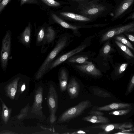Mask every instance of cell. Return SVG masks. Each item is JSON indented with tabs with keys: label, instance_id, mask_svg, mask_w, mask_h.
<instances>
[{
	"label": "cell",
	"instance_id": "cell-7",
	"mask_svg": "<svg viewBox=\"0 0 134 134\" xmlns=\"http://www.w3.org/2000/svg\"><path fill=\"white\" fill-rule=\"evenodd\" d=\"M133 125L130 122L122 123H115L111 124H106L97 125H94L92 128L99 129L103 130V132L99 134H107L115 129L124 130L125 129L132 128Z\"/></svg>",
	"mask_w": 134,
	"mask_h": 134
},
{
	"label": "cell",
	"instance_id": "cell-6",
	"mask_svg": "<svg viewBox=\"0 0 134 134\" xmlns=\"http://www.w3.org/2000/svg\"><path fill=\"white\" fill-rule=\"evenodd\" d=\"M134 30V23L133 22L109 30L103 35L101 41L103 42L122 33L132 32Z\"/></svg>",
	"mask_w": 134,
	"mask_h": 134
},
{
	"label": "cell",
	"instance_id": "cell-1",
	"mask_svg": "<svg viewBox=\"0 0 134 134\" xmlns=\"http://www.w3.org/2000/svg\"><path fill=\"white\" fill-rule=\"evenodd\" d=\"M71 36L65 33L59 37L56 44L53 49L49 52L47 57L36 72L35 78L36 80L41 79L48 71L51 63L58 57V54L67 47L72 41Z\"/></svg>",
	"mask_w": 134,
	"mask_h": 134
},
{
	"label": "cell",
	"instance_id": "cell-33",
	"mask_svg": "<svg viewBox=\"0 0 134 134\" xmlns=\"http://www.w3.org/2000/svg\"><path fill=\"white\" fill-rule=\"evenodd\" d=\"M127 63H124L122 64L120 66L119 70V73L121 74L126 69L127 65Z\"/></svg>",
	"mask_w": 134,
	"mask_h": 134
},
{
	"label": "cell",
	"instance_id": "cell-12",
	"mask_svg": "<svg viewBox=\"0 0 134 134\" xmlns=\"http://www.w3.org/2000/svg\"><path fill=\"white\" fill-rule=\"evenodd\" d=\"M69 95L71 99L78 97L80 90V86L76 79L72 78L68 84L67 88Z\"/></svg>",
	"mask_w": 134,
	"mask_h": 134
},
{
	"label": "cell",
	"instance_id": "cell-26",
	"mask_svg": "<svg viewBox=\"0 0 134 134\" xmlns=\"http://www.w3.org/2000/svg\"><path fill=\"white\" fill-rule=\"evenodd\" d=\"M115 39L118 41L124 44L127 47L134 50V49L132 44L124 37L121 36H116Z\"/></svg>",
	"mask_w": 134,
	"mask_h": 134
},
{
	"label": "cell",
	"instance_id": "cell-37",
	"mask_svg": "<svg viewBox=\"0 0 134 134\" xmlns=\"http://www.w3.org/2000/svg\"><path fill=\"white\" fill-rule=\"evenodd\" d=\"M25 88V84H23L22 85L21 87V90L22 91H24Z\"/></svg>",
	"mask_w": 134,
	"mask_h": 134
},
{
	"label": "cell",
	"instance_id": "cell-17",
	"mask_svg": "<svg viewBox=\"0 0 134 134\" xmlns=\"http://www.w3.org/2000/svg\"><path fill=\"white\" fill-rule=\"evenodd\" d=\"M57 35L55 31L51 26L48 27L46 29L43 46L46 45H49L53 43Z\"/></svg>",
	"mask_w": 134,
	"mask_h": 134
},
{
	"label": "cell",
	"instance_id": "cell-23",
	"mask_svg": "<svg viewBox=\"0 0 134 134\" xmlns=\"http://www.w3.org/2000/svg\"><path fill=\"white\" fill-rule=\"evenodd\" d=\"M115 42L120 49L127 54L131 57H134L133 54L127 46L117 41H115Z\"/></svg>",
	"mask_w": 134,
	"mask_h": 134
},
{
	"label": "cell",
	"instance_id": "cell-5",
	"mask_svg": "<svg viewBox=\"0 0 134 134\" xmlns=\"http://www.w3.org/2000/svg\"><path fill=\"white\" fill-rule=\"evenodd\" d=\"M11 44V35L9 32H7L2 40L1 53V64L3 68H5L7 66L10 52Z\"/></svg>",
	"mask_w": 134,
	"mask_h": 134
},
{
	"label": "cell",
	"instance_id": "cell-22",
	"mask_svg": "<svg viewBox=\"0 0 134 134\" xmlns=\"http://www.w3.org/2000/svg\"><path fill=\"white\" fill-rule=\"evenodd\" d=\"M19 79V78L15 79L7 87V90L8 94L12 98H14L16 92L18 82Z\"/></svg>",
	"mask_w": 134,
	"mask_h": 134
},
{
	"label": "cell",
	"instance_id": "cell-35",
	"mask_svg": "<svg viewBox=\"0 0 134 134\" xmlns=\"http://www.w3.org/2000/svg\"><path fill=\"white\" fill-rule=\"evenodd\" d=\"M134 18V13H132L130 14L129 16H128L125 20L124 22H125L127 20L130 19H133Z\"/></svg>",
	"mask_w": 134,
	"mask_h": 134
},
{
	"label": "cell",
	"instance_id": "cell-21",
	"mask_svg": "<svg viewBox=\"0 0 134 134\" xmlns=\"http://www.w3.org/2000/svg\"><path fill=\"white\" fill-rule=\"evenodd\" d=\"M46 29L44 27H42L35 34L36 37V46H43L45 38Z\"/></svg>",
	"mask_w": 134,
	"mask_h": 134
},
{
	"label": "cell",
	"instance_id": "cell-2",
	"mask_svg": "<svg viewBox=\"0 0 134 134\" xmlns=\"http://www.w3.org/2000/svg\"><path fill=\"white\" fill-rule=\"evenodd\" d=\"M98 0L84 2L81 10V15L92 19L98 16L106 9L105 6L98 2Z\"/></svg>",
	"mask_w": 134,
	"mask_h": 134
},
{
	"label": "cell",
	"instance_id": "cell-15",
	"mask_svg": "<svg viewBox=\"0 0 134 134\" xmlns=\"http://www.w3.org/2000/svg\"><path fill=\"white\" fill-rule=\"evenodd\" d=\"M82 120L92 123H96L106 124H108L109 122L108 118L103 115H90L83 118Z\"/></svg>",
	"mask_w": 134,
	"mask_h": 134
},
{
	"label": "cell",
	"instance_id": "cell-3",
	"mask_svg": "<svg viewBox=\"0 0 134 134\" xmlns=\"http://www.w3.org/2000/svg\"><path fill=\"white\" fill-rule=\"evenodd\" d=\"M91 105V103L88 100L80 102L76 105L62 113L59 118L57 123H63L78 116Z\"/></svg>",
	"mask_w": 134,
	"mask_h": 134
},
{
	"label": "cell",
	"instance_id": "cell-24",
	"mask_svg": "<svg viewBox=\"0 0 134 134\" xmlns=\"http://www.w3.org/2000/svg\"><path fill=\"white\" fill-rule=\"evenodd\" d=\"M132 108L126 109L112 111L109 113V114L114 115L120 116L125 115L130 112Z\"/></svg>",
	"mask_w": 134,
	"mask_h": 134
},
{
	"label": "cell",
	"instance_id": "cell-16",
	"mask_svg": "<svg viewBox=\"0 0 134 134\" xmlns=\"http://www.w3.org/2000/svg\"><path fill=\"white\" fill-rule=\"evenodd\" d=\"M52 17L53 20L63 27L70 29L73 31L74 33H76L79 26L73 25L66 22L55 14L52 13Z\"/></svg>",
	"mask_w": 134,
	"mask_h": 134
},
{
	"label": "cell",
	"instance_id": "cell-8",
	"mask_svg": "<svg viewBox=\"0 0 134 134\" xmlns=\"http://www.w3.org/2000/svg\"><path fill=\"white\" fill-rule=\"evenodd\" d=\"M86 45H81L75 48L60 55L51 63L48 69V71L57 66L64 63L67 59L83 50Z\"/></svg>",
	"mask_w": 134,
	"mask_h": 134
},
{
	"label": "cell",
	"instance_id": "cell-4",
	"mask_svg": "<svg viewBox=\"0 0 134 134\" xmlns=\"http://www.w3.org/2000/svg\"><path fill=\"white\" fill-rule=\"evenodd\" d=\"M47 102L50 110L49 121L51 124L56 121V113L58 105V95L54 86L51 84L48 93Z\"/></svg>",
	"mask_w": 134,
	"mask_h": 134
},
{
	"label": "cell",
	"instance_id": "cell-34",
	"mask_svg": "<svg viewBox=\"0 0 134 134\" xmlns=\"http://www.w3.org/2000/svg\"><path fill=\"white\" fill-rule=\"evenodd\" d=\"M37 2L36 0H21L20 4L21 5L25 3H35Z\"/></svg>",
	"mask_w": 134,
	"mask_h": 134
},
{
	"label": "cell",
	"instance_id": "cell-36",
	"mask_svg": "<svg viewBox=\"0 0 134 134\" xmlns=\"http://www.w3.org/2000/svg\"><path fill=\"white\" fill-rule=\"evenodd\" d=\"M129 39L131 41L133 42L134 41V36L131 35H129L127 36Z\"/></svg>",
	"mask_w": 134,
	"mask_h": 134
},
{
	"label": "cell",
	"instance_id": "cell-10",
	"mask_svg": "<svg viewBox=\"0 0 134 134\" xmlns=\"http://www.w3.org/2000/svg\"><path fill=\"white\" fill-rule=\"evenodd\" d=\"M75 67L81 71L95 76L101 75L100 71L97 69L91 62H88L86 64L82 65L76 64Z\"/></svg>",
	"mask_w": 134,
	"mask_h": 134
},
{
	"label": "cell",
	"instance_id": "cell-32",
	"mask_svg": "<svg viewBox=\"0 0 134 134\" xmlns=\"http://www.w3.org/2000/svg\"><path fill=\"white\" fill-rule=\"evenodd\" d=\"M111 49V47L109 44H107L104 48L103 53L104 54L107 55L110 52Z\"/></svg>",
	"mask_w": 134,
	"mask_h": 134
},
{
	"label": "cell",
	"instance_id": "cell-14",
	"mask_svg": "<svg viewBox=\"0 0 134 134\" xmlns=\"http://www.w3.org/2000/svg\"><path fill=\"white\" fill-rule=\"evenodd\" d=\"M59 80L61 91L63 92L66 89L68 79V72L65 67L60 68L59 74Z\"/></svg>",
	"mask_w": 134,
	"mask_h": 134
},
{
	"label": "cell",
	"instance_id": "cell-18",
	"mask_svg": "<svg viewBox=\"0 0 134 134\" xmlns=\"http://www.w3.org/2000/svg\"><path fill=\"white\" fill-rule=\"evenodd\" d=\"M31 24L29 23L22 33L21 40L22 43L26 46L30 44L31 39Z\"/></svg>",
	"mask_w": 134,
	"mask_h": 134
},
{
	"label": "cell",
	"instance_id": "cell-9",
	"mask_svg": "<svg viewBox=\"0 0 134 134\" xmlns=\"http://www.w3.org/2000/svg\"><path fill=\"white\" fill-rule=\"evenodd\" d=\"M43 90L41 86L38 87L36 90L34 102L31 111L35 114L41 116L43 115L42 103L43 101Z\"/></svg>",
	"mask_w": 134,
	"mask_h": 134
},
{
	"label": "cell",
	"instance_id": "cell-30",
	"mask_svg": "<svg viewBox=\"0 0 134 134\" xmlns=\"http://www.w3.org/2000/svg\"><path fill=\"white\" fill-rule=\"evenodd\" d=\"M11 0H2L0 3V13Z\"/></svg>",
	"mask_w": 134,
	"mask_h": 134
},
{
	"label": "cell",
	"instance_id": "cell-20",
	"mask_svg": "<svg viewBox=\"0 0 134 134\" xmlns=\"http://www.w3.org/2000/svg\"><path fill=\"white\" fill-rule=\"evenodd\" d=\"M73 56L67 59L64 63L68 64H86L88 61L87 57L82 56Z\"/></svg>",
	"mask_w": 134,
	"mask_h": 134
},
{
	"label": "cell",
	"instance_id": "cell-29",
	"mask_svg": "<svg viewBox=\"0 0 134 134\" xmlns=\"http://www.w3.org/2000/svg\"><path fill=\"white\" fill-rule=\"evenodd\" d=\"M134 87V76L133 75L131 79L127 91L129 92H131Z\"/></svg>",
	"mask_w": 134,
	"mask_h": 134
},
{
	"label": "cell",
	"instance_id": "cell-27",
	"mask_svg": "<svg viewBox=\"0 0 134 134\" xmlns=\"http://www.w3.org/2000/svg\"><path fill=\"white\" fill-rule=\"evenodd\" d=\"M2 105V116L5 122H6L8 119L9 116V111L8 109L4 104L1 100Z\"/></svg>",
	"mask_w": 134,
	"mask_h": 134
},
{
	"label": "cell",
	"instance_id": "cell-13",
	"mask_svg": "<svg viewBox=\"0 0 134 134\" xmlns=\"http://www.w3.org/2000/svg\"><path fill=\"white\" fill-rule=\"evenodd\" d=\"M132 105L129 103H113L103 106L98 107L97 109L100 111H109L132 108Z\"/></svg>",
	"mask_w": 134,
	"mask_h": 134
},
{
	"label": "cell",
	"instance_id": "cell-19",
	"mask_svg": "<svg viewBox=\"0 0 134 134\" xmlns=\"http://www.w3.org/2000/svg\"><path fill=\"white\" fill-rule=\"evenodd\" d=\"M60 14L66 17L76 20L90 22L93 20V19L87 18L81 15L70 12H61Z\"/></svg>",
	"mask_w": 134,
	"mask_h": 134
},
{
	"label": "cell",
	"instance_id": "cell-25",
	"mask_svg": "<svg viewBox=\"0 0 134 134\" xmlns=\"http://www.w3.org/2000/svg\"><path fill=\"white\" fill-rule=\"evenodd\" d=\"M94 94L104 98H109L110 95L108 92L98 88H94L93 90Z\"/></svg>",
	"mask_w": 134,
	"mask_h": 134
},
{
	"label": "cell",
	"instance_id": "cell-28",
	"mask_svg": "<svg viewBox=\"0 0 134 134\" xmlns=\"http://www.w3.org/2000/svg\"><path fill=\"white\" fill-rule=\"evenodd\" d=\"M47 5L52 7H57L60 5V4L54 0H42Z\"/></svg>",
	"mask_w": 134,
	"mask_h": 134
},
{
	"label": "cell",
	"instance_id": "cell-31",
	"mask_svg": "<svg viewBox=\"0 0 134 134\" xmlns=\"http://www.w3.org/2000/svg\"><path fill=\"white\" fill-rule=\"evenodd\" d=\"M88 114L90 115H104V113L98 110L91 111L88 113Z\"/></svg>",
	"mask_w": 134,
	"mask_h": 134
},
{
	"label": "cell",
	"instance_id": "cell-39",
	"mask_svg": "<svg viewBox=\"0 0 134 134\" xmlns=\"http://www.w3.org/2000/svg\"><path fill=\"white\" fill-rule=\"evenodd\" d=\"M1 0H0V1H1Z\"/></svg>",
	"mask_w": 134,
	"mask_h": 134
},
{
	"label": "cell",
	"instance_id": "cell-11",
	"mask_svg": "<svg viewBox=\"0 0 134 134\" xmlns=\"http://www.w3.org/2000/svg\"><path fill=\"white\" fill-rule=\"evenodd\" d=\"M134 0H123L116 8L112 19H117L130 7Z\"/></svg>",
	"mask_w": 134,
	"mask_h": 134
},
{
	"label": "cell",
	"instance_id": "cell-38",
	"mask_svg": "<svg viewBox=\"0 0 134 134\" xmlns=\"http://www.w3.org/2000/svg\"><path fill=\"white\" fill-rule=\"evenodd\" d=\"M77 0V1H79V2H84L87 1L88 0Z\"/></svg>",
	"mask_w": 134,
	"mask_h": 134
}]
</instances>
